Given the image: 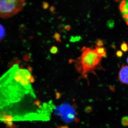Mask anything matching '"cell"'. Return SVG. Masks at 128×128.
Wrapping results in <instances>:
<instances>
[{"label":"cell","mask_w":128,"mask_h":128,"mask_svg":"<svg viewBox=\"0 0 128 128\" xmlns=\"http://www.w3.org/2000/svg\"><path fill=\"white\" fill-rule=\"evenodd\" d=\"M122 123L124 126H128V117H124V118H122Z\"/></svg>","instance_id":"12"},{"label":"cell","mask_w":128,"mask_h":128,"mask_svg":"<svg viewBox=\"0 0 128 128\" xmlns=\"http://www.w3.org/2000/svg\"><path fill=\"white\" fill-rule=\"evenodd\" d=\"M57 128H69V127L66 125H64V126H57Z\"/></svg>","instance_id":"19"},{"label":"cell","mask_w":128,"mask_h":128,"mask_svg":"<svg viewBox=\"0 0 128 128\" xmlns=\"http://www.w3.org/2000/svg\"><path fill=\"white\" fill-rule=\"evenodd\" d=\"M28 70L29 72H31L32 71V67H30V66H29L28 68Z\"/></svg>","instance_id":"20"},{"label":"cell","mask_w":128,"mask_h":128,"mask_svg":"<svg viewBox=\"0 0 128 128\" xmlns=\"http://www.w3.org/2000/svg\"><path fill=\"white\" fill-rule=\"evenodd\" d=\"M50 51L51 54H55L58 52V48L56 46H53L50 48Z\"/></svg>","instance_id":"10"},{"label":"cell","mask_w":128,"mask_h":128,"mask_svg":"<svg viewBox=\"0 0 128 128\" xmlns=\"http://www.w3.org/2000/svg\"><path fill=\"white\" fill-rule=\"evenodd\" d=\"M96 52L99 56L102 57H107L106 52V49L102 47H96L95 49Z\"/></svg>","instance_id":"6"},{"label":"cell","mask_w":128,"mask_h":128,"mask_svg":"<svg viewBox=\"0 0 128 128\" xmlns=\"http://www.w3.org/2000/svg\"><path fill=\"white\" fill-rule=\"evenodd\" d=\"M31 73L14 65L0 77V121L11 128L13 121L22 120L19 104L26 95L33 96Z\"/></svg>","instance_id":"1"},{"label":"cell","mask_w":128,"mask_h":128,"mask_svg":"<svg viewBox=\"0 0 128 128\" xmlns=\"http://www.w3.org/2000/svg\"><path fill=\"white\" fill-rule=\"evenodd\" d=\"M64 29L66 31H69L71 29V27L70 25H66L64 26Z\"/></svg>","instance_id":"16"},{"label":"cell","mask_w":128,"mask_h":128,"mask_svg":"<svg viewBox=\"0 0 128 128\" xmlns=\"http://www.w3.org/2000/svg\"><path fill=\"white\" fill-rule=\"evenodd\" d=\"M122 55L123 53L122 51H120V50H118V51H117L116 52V55L118 57H122Z\"/></svg>","instance_id":"14"},{"label":"cell","mask_w":128,"mask_h":128,"mask_svg":"<svg viewBox=\"0 0 128 128\" xmlns=\"http://www.w3.org/2000/svg\"><path fill=\"white\" fill-rule=\"evenodd\" d=\"M54 38L58 42H61L60 40V35L58 33L56 32L54 34Z\"/></svg>","instance_id":"11"},{"label":"cell","mask_w":128,"mask_h":128,"mask_svg":"<svg viewBox=\"0 0 128 128\" xmlns=\"http://www.w3.org/2000/svg\"><path fill=\"white\" fill-rule=\"evenodd\" d=\"M96 44L97 46H98V47H101L103 45V41H102V40H101L98 39L97 40Z\"/></svg>","instance_id":"13"},{"label":"cell","mask_w":128,"mask_h":128,"mask_svg":"<svg viewBox=\"0 0 128 128\" xmlns=\"http://www.w3.org/2000/svg\"><path fill=\"white\" fill-rule=\"evenodd\" d=\"M120 9L123 18L128 25V0H123L121 2Z\"/></svg>","instance_id":"5"},{"label":"cell","mask_w":128,"mask_h":128,"mask_svg":"<svg viewBox=\"0 0 128 128\" xmlns=\"http://www.w3.org/2000/svg\"><path fill=\"white\" fill-rule=\"evenodd\" d=\"M127 62H128V58H127Z\"/></svg>","instance_id":"21"},{"label":"cell","mask_w":128,"mask_h":128,"mask_svg":"<svg viewBox=\"0 0 128 128\" xmlns=\"http://www.w3.org/2000/svg\"><path fill=\"white\" fill-rule=\"evenodd\" d=\"M41 103L40 101L38 100L36 101V102H34V105H36V106H38L40 107V106Z\"/></svg>","instance_id":"17"},{"label":"cell","mask_w":128,"mask_h":128,"mask_svg":"<svg viewBox=\"0 0 128 128\" xmlns=\"http://www.w3.org/2000/svg\"><path fill=\"white\" fill-rule=\"evenodd\" d=\"M81 40H82V38L80 36H72L70 41L72 42H75L80 41Z\"/></svg>","instance_id":"8"},{"label":"cell","mask_w":128,"mask_h":128,"mask_svg":"<svg viewBox=\"0 0 128 128\" xmlns=\"http://www.w3.org/2000/svg\"><path fill=\"white\" fill-rule=\"evenodd\" d=\"M121 50L124 52H127L128 50V46L127 44L125 42L122 43L121 45Z\"/></svg>","instance_id":"9"},{"label":"cell","mask_w":128,"mask_h":128,"mask_svg":"<svg viewBox=\"0 0 128 128\" xmlns=\"http://www.w3.org/2000/svg\"><path fill=\"white\" fill-rule=\"evenodd\" d=\"M118 79L122 83L128 84V66H122L118 74Z\"/></svg>","instance_id":"4"},{"label":"cell","mask_w":128,"mask_h":128,"mask_svg":"<svg viewBox=\"0 0 128 128\" xmlns=\"http://www.w3.org/2000/svg\"><path fill=\"white\" fill-rule=\"evenodd\" d=\"M29 81H30V83H33V82H34V78L33 76H31L30 79H29Z\"/></svg>","instance_id":"18"},{"label":"cell","mask_w":128,"mask_h":128,"mask_svg":"<svg viewBox=\"0 0 128 128\" xmlns=\"http://www.w3.org/2000/svg\"><path fill=\"white\" fill-rule=\"evenodd\" d=\"M102 58L96 52L95 50L85 48L81 60L84 71H90L100 66Z\"/></svg>","instance_id":"3"},{"label":"cell","mask_w":128,"mask_h":128,"mask_svg":"<svg viewBox=\"0 0 128 128\" xmlns=\"http://www.w3.org/2000/svg\"><path fill=\"white\" fill-rule=\"evenodd\" d=\"M26 0H0V18H7L21 12Z\"/></svg>","instance_id":"2"},{"label":"cell","mask_w":128,"mask_h":128,"mask_svg":"<svg viewBox=\"0 0 128 128\" xmlns=\"http://www.w3.org/2000/svg\"><path fill=\"white\" fill-rule=\"evenodd\" d=\"M5 33L4 28L0 24V41H1L4 37Z\"/></svg>","instance_id":"7"},{"label":"cell","mask_w":128,"mask_h":128,"mask_svg":"<svg viewBox=\"0 0 128 128\" xmlns=\"http://www.w3.org/2000/svg\"><path fill=\"white\" fill-rule=\"evenodd\" d=\"M56 96L57 99H59L61 96V94L59 92L56 91Z\"/></svg>","instance_id":"15"}]
</instances>
